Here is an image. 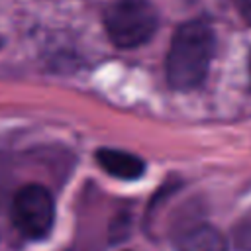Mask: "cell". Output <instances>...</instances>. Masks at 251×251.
<instances>
[{"instance_id": "cell-3", "label": "cell", "mask_w": 251, "mask_h": 251, "mask_svg": "<svg viewBox=\"0 0 251 251\" xmlns=\"http://www.w3.org/2000/svg\"><path fill=\"white\" fill-rule=\"evenodd\" d=\"M12 220L18 231L29 239L45 237L55 220V202L51 192L41 184H25L12 202Z\"/></svg>"}, {"instance_id": "cell-2", "label": "cell", "mask_w": 251, "mask_h": 251, "mask_svg": "<svg viewBox=\"0 0 251 251\" xmlns=\"http://www.w3.org/2000/svg\"><path fill=\"white\" fill-rule=\"evenodd\" d=\"M159 16L147 0H116L104 14V25L112 43L120 49H135L149 41Z\"/></svg>"}, {"instance_id": "cell-1", "label": "cell", "mask_w": 251, "mask_h": 251, "mask_svg": "<svg viewBox=\"0 0 251 251\" xmlns=\"http://www.w3.org/2000/svg\"><path fill=\"white\" fill-rule=\"evenodd\" d=\"M214 33L200 22L192 20L182 24L167 53V80L176 90H190L202 84L214 55Z\"/></svg>"}, {"instance_id": "cell-4", "label": "cell", "mask_w": 251, "mask_h": 251, "mask_svg": "<svg viewBox=\"0 0 251 251\" xmlns=\"http://www.w3.org/2000/svg\"><path fill=\"white\" fill-rule=\"evenodd\" d=\"M96 161L108 175L122 180H133L145 173V163L139 157L118 149H98Z\"/></svg>"}, {"instance_id": "cell-5", "label": "cell", "mask_w": 251, "mask_h": 251, "mask_svg": "<svg viewBox=\"0 0 251 251\" xmlns=\"http://www.w3.org/2000/svg\"><path fill=\"white\" fill-rule=\"evenodd\" d=\"M178 251H227V247L216 227L198 226L178 239Z\"/></svg>"}, {"instance_id": "cell-7", "label": "cell", "mask_w": 251, "mask_h": 251, "mask_svg": "<svg viewBox=\"0 0 251 251\" xmlns=\"http://www.w3.org/2000/svg\"><path fill=\"white\" fill-rule=\"evenodd\" d=\"M249 75H251V57H249Z\"/></svg>"}, {"instance_id": "cell-6", "label": "cell", "mask_w": 251, "mask_h": 251, "mask_svg": "<svg viewBox=\"0 0 251 251\" xmlns=\"http://www.w3.org/2000/svg\"><path fill=\"white\" fill-rule=\"evenodd\" d=\"M233 6L237 8L243 22L251 25V0H233Z\"/></svg>"}]
</instances>
